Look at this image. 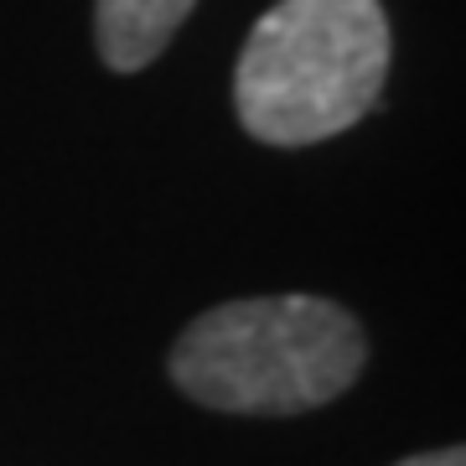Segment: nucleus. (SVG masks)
Instances as JSON below:
<instances>
[{"label":"nucleus","instance_id":"obj_1","mask_svg":"<svg viewBox=\"0 0 466 466\" xmlns=\"http://www.w3.org/2000/svg\"><path fill=\"white\" fill-rule=\"evenodd\" d=\"M363 327L321 296H254L202 311L171 348L187 400L228 415H300L363 373Z\"/></svg>","mask_w":466,"mask_h":466},{"label":"nucleus","instance_id":"obj_2","mask_svg":"<svg viewBox=\"0 0 466 466\" xmlns=\"http://www.w3.org/2000/svg\"><path fill=\"white\" fill-rule=\"evenodd\" d=\"M389 73L379 0H280L254 21L233 67V104L265 146H317L373 109Z\"/></svg>","mask_w":466,"mask_h":466},{"label":"nucleus","instance_id":"obj_3","mask_svg":"<svg viewBox=\"0 0 466 466\" xmlns=\"http://www.w3.org/2000/svg\"><path fill=\"white\" fill-rule=\"evenodd\" d=\"M198 0H94V32H99V57L115 73H140L156 63L167 42L177 36Z\"/></svg>","mask_w":466,"mask_h":466},{"label":"nucleus","instance_id":"obj_4","mask_svg":"<svg viewBox=\"0 0 466 466\" xmlns=\"http://www.w3.org/2000/svg\"><path fill=\"white\" fill-rule=\"evenodd\" d=\"M394 466H466V451L451 446V451H431V456H410V461H394Z\"/></svg>","mask_w":466,"mask_h":466}]
</instances>
